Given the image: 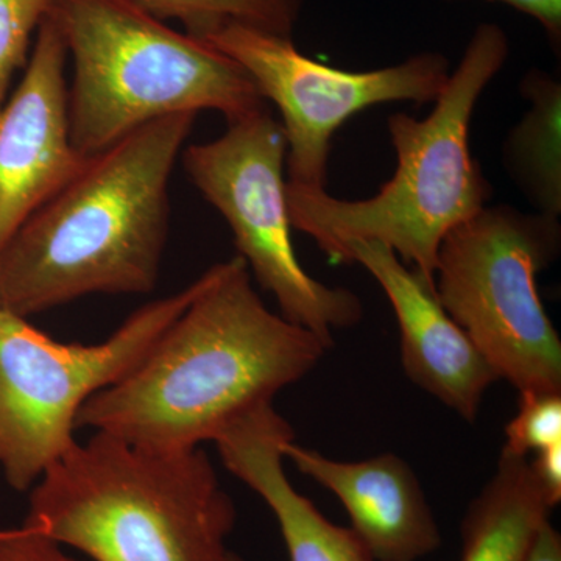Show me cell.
<instances>
[{
  "label": "cell",
  "instance_id": "7",
  "mask_svg": "<svg viewBox=\"0 0 561 561\" xmlns=\"http://www.w3.org/2000/svg\"><path fill=\"white\" fill-rule=\"evenodd\" d=\"M205 280L147 302L95 345L54 341L0 309V468L11 489L32 490L69 451L80 409L139 364Z\"/></svg>",
  "mask_w": 561,
  "mask_h": 561
},
{
  "label": "cell",
  "instance_id": "6",
  "mask_svg": "<svg viewBox=\"0 0 561 561\" xmlns=\"http://www.w3.org/2000/svg\"><path fill=\"white\" fill-rule=\"evenodd\" d=\"M560 249L559 217L508 205L485 206L438 249V301L518 393H561L560 335L537 286Z\"/></svg>",
  "mask_w": 561,
  "mask_h": 561
},
{
  "label": "cell",
  "instance_id": "21",
  "mask_svg": "<svg viewBox=\"0 0 561 561\" xmlns=\"http://www.w3.org/2000/svg\"><path fill=\"white\" fill-rule=\"evenodd\" d=\"M529 463L538 485L545 491L549 504L556 508L561 501V443L535 454V459L529 460Z\"/></svg>",
  "mask_w": 561,
  "mask_h": 561
},
{
  "label": "cell",
  "instance_id": "9",
  "mask_svg": "<svg viewBox=\"0 0 561 561\" xmlns=\"http://www.w3.org/2000/svg\"><path fill=\"white\" fill-rule=\"evenodd\" d=\"M205 43L227 55L275 103L287 139L289 183L327 190L335 131L354 114L390 102L437 101L449 79V61L423 51L389 68L350 72L306 57L291 38L228 25Z\"/></svg>",
  "mask_w": 561,
  "mask_h": 561
},
{
  "label": "cell",
  "instance_id": "2",
  "mask_svg": "<svg viewBox=\"0 0 561 561\" xmlns=\"http://www.w3.org/2000/svg\"><path fill=\"white\" fill-rule=\"evenodd\" d=\"M195 119L160 117L87 158L0 251V309L28 319L91 294L153 291L172 172Z\"/></svg>",
  "mask_w": 561,
  "mask_h": 561
},
{
  "label": "cell",
  "instance_id": "16",
  "mask_svg": "<svg viewBox=\"0 0 561 561\" xmlns=\"http://www.w3.org/2000/svg\"><path fill=\"white\" fill-rule=\"evenodd\" d=\"M161 21L176 20L187 35L206 39L228 27L242 25L291 38L305 0H135Z\"/></svg>",
  "mask_w": 561,
  "mask_h": 561
},
{
  "label": "cell",
  "instance_id": "5",
  "mask_svg": "<svg viewBox=\"0 0 561 561\" xmlns=\"http://www.w3.org/2000/svg\"><path fill=\"white\" fill-rule=\"evenodd\" d=\"M49 16L73 62L70 140L81 157L171 114L217 111L232 124L268 110L238 62L135 0H54Z\"/></svg>",
  "mask_w": 561,
  "mask_h": 561
},
{
  "label": "cell",
  "instance_id": "18",
  "mask_svg": "<svg viewBox=\"0 0 561 561\" xmlns=\"http://www.w3.org/2000/svg\"><path fill=\"white\" fill-rule=\"evenodd\" d=\"M54 0H0V110L11 80L27 65L33 33L49 14Z\"/></svg>",
  "mask_w": 561,
  "mask_h": 561
},
{
  "label": "cell",
  "instance_id": "13",
  "mask_svg": "<svg viewBox=\"0 0 561 561\" xmlns=\"http://www.w3.org/2000/svg\"><path fill=\"white\" fill-rule=\"evenodd\" d=\"M294 430L273 404L247 413L214 442L232 476L260 494L278 522L290 561H376L350 527L331 523L291 485L283 448Z\"/></svg>",
  "mask_w": 561,
  "mask_h": 561
},
{
  "label": "cell",
  "instance_id": "3",
  "mask_svg": "<svg viewBox=\"0 0 561 561\" xmlns=\"http://www.w3.org/2000/svg\"><path fill=\"white\" fill-rule=\"evenodd\" d=\"M508 51L500 25L479 24L430 116L398 113L387 121L398 158L393 179L375 197L356 202L286 181L291 227L311 236L335 264H346L354 242L382 243L435 287L443 239L485 208L493 194L471 154L470 128Z\"/></svg>",
  "mask_w": 561,
  "mask_h": 561
},
{
  "label": "cell",
  "instance_id": "20",
  "mask_svg": "<svg viewBox=\"0 0 561 561\" xmlns=\"http://www.w3.org/2000/svg\"><path fill=\"white\" fill-rule=\"evenodd\" d=\"M445 2H456V0H445ZM483 2L502 3L537 21L552 50L560 55L561 0H483Z\"/></svg>",
  "mask_w": 561,
  "mask_h": 561
},
{
  "label": "cell",
  "instance_id": "17",
  "mask_svg": "<svg viewBox=\"0 0 561 561\" xmlns=\"http://www.w3.org/2000/svg\"><path fill=\"white\" fill-rule=\"evenodd\" d=\"M561 443V393H519L518 412L505 426L502 454L526 457Z\"/></svg>",
  "mask_w": 561,
  "mask_h": 561
},
{
  "label": "cell",
  "instance_id": "15",
  "mask_svg": "<svg viewBox=\"0 0 561 561\" xmlns=\"http://www.w3.org/2000/svg\"><path fill=\"white\" fill-rule=\"evenodd\" d=\"M529 110L508 131L502 162L535 213L561 214V83L546 70L530 69L519 83Z\"/></svg>",
  "mask_w": 561,
  "mask_h": 561
},
{
  "label": "cell",
  "instance_id": "8",
  "mask_svg": "<svg viewBox=\"0 0 561 561\" xmlns=\"http://www.w3.org/2000/svg\"><path fill=\"white\" fill-rule=\"evenodd\" d=\"M286 157V133L268 110L181 151L187 176L230 225L239 256L275 297L280 316L334 345L332 334L356 327L364 308L353 291L327 286L301 267L291 242Z\"/></svg>",
  "mask_w": 561,
  "mask_h": 561
},
{
  "label": "cell",
  "instance_id": "19",
  "mask_svg": "<svg viewBox=\"0 0 561 561\" xmlns=\"http://www.w3.org/2000/svg\"><path fill=\"white\" fill-rule=\"evenodd\" d=\"M0 561H79L62 551L60 542L22 524L0 529Z\"/></svg>",
  "mask_w": 561,
  "mask_h": 561
},
{
  "label": "cell",
  "instance_id": "4",
  "mask_svg": "<svg viewBox=\"0 0 561 561\" xmlns=\"http://www.w3.org/2000/svg\"><path fill=\"white\" fill-rule=\"evenodd\" d=\"M24 524L92 561H228L236 507L202 448L94 432L32 486Z\"/></svg>",
  "mask_w": 561,
  "mask_h": 561
},
{
  "label": "cell",
  "instance_id": "22",
  "mask_svg": "<svg viewBox=\"0 0 561 561\" xmlns=\"http://www.w3.org/2000/svg\"><path fill=\"white\" fill-rule=\"evenodd\" d=\"M526 561H561V535L546 522L535 535Z\"/></svg>",
  "mask_w": 561,
  "mask_h": 561
},
{
  "label": "cell",
  "instance_id": "14",
  "mask_svg": "<svg viewBox=\"0 0 561 561\" xmlns=\"http://www.w3.org/2000/svg\"><path fill=\"white\" fill-rule=\"evenodd\" d=\"M552 511L529 459L501 454L496 471L468 505L460 561H526Z\"/></svg>",
  "mask_w": 561,
  "mask_h": 561
},
{
  "label": "cell",
  "instance_id": "10",
  "mask_svg": "<svg viewBox=\"0 0 561 561\" xmlns=\"http://www.w3.org/2000/svg\"><path fill=\"white\" fill-rule=\"evenodd\" d=\"M68 58L47 14L20 87L0 110V251L87 161L70 140Z\"/></svg>",
  "mask_w": 561,
  "mask_h": 561
},
{
  "label": "cell",
  "instance_id": "1",
  "mask_svg": "<svg viewBox=\"0 0 561 561\" xmlns=\"http://www.w3.org/2000/svg\"><path fill=\"white\" fill-rule=\"evenodd\" d=\"M203 289L130 373L87 401L77 427L176 451L221 432L300 381L331 343L268 311L241 256Z\"/></svg>",
  "mask_w": 561,
  "mask_h": 561
},
{
  "label": "cell",
  "instance_id": "12",
  "mask_svg": "<svg viewBox=\"0 0 561 561\" xmlns=\"http://www.w3.org/2000/svg\"><path fill=\"white\" fill-rule=\"evenodd\" d=\"M283 453L301 474L341 501L350 529L376 561H420L440 548V529L423 486L397 454L341 461L295 440Z\"/></svg>",
  "mask_w": 561,
  "mask_h": 561
},
{
  "label": "cell",
  "instance_id": "23",
  "mask_svg": "<svg viewBox=\"0 0 561 561\" xmlns=\"http://www.w3.org/2000/svg\"><path fill=\"white\" fill-rule=\"evenodd\" d=\"M228 561H243L241 557L236 556V553L230 552V557H228Z\"/></svg>",
  "mask_w": 561,
  "mask_h": 561
},
{
  "label": "cell",
  "instance_id": "11",
  "mask_svg": "<svg viewBox=\"0 0 561 561\" xmlns=\"http://www.w3.org/2000/svg\"><path fill=\"white\" fill-rule=\"evenodd\" d=\"M351 262L378 280L393 309L405 376L472 423L486 391L500 378L443 309L435 287L379 242H354L346 251V264Z\"/></svg>",
  "mask_w": 561,
  "mask_h": 561
}]
</instances>
